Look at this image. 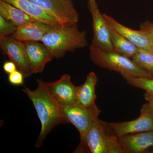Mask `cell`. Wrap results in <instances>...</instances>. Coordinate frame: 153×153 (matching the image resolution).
<instances>
[{"label": "cell", "mask_w": 153, "mask_h": 153, "mask_svg": "<svg viewBox=\"0 0 153 153\" xmlns=\"http://www.w3.org/2000/svg\"><path fill=\"white\" fill-rule=\"evenodd\" d=\"M74 153H123L109 123L97 119Z\"/></svg>", "instance_id": "3"}, {"label": "cell", "mask_w": 153, "mask_h": 153, "mask_svg": "<svg viewBox=\"0 0 153 153\" xmlns=\"http://www.w3.org/2000/svg\"><path fill=\"white\" fill-rule=\"evenodd\" d=\"M0 16L17 27L30 22H37L24 11L2 0H0Z\"/></svg>", "instance_id": "17"}, {"label": "cell", "mask_w": 153, "mask_h": 153, "mask_svg": "<svg viewBox=\"0 0 153 153\" xmlns=\"http://www.w3.org/2000/svg\"><path fill=\"white\" fill-rule=\"evenodd\" d=\"M90 60L100 68L137 77H153V74L136 65L131 59L91 44Z\"/></svg>", "instance_id": "4"}, {"label": "cell", "mask_w": 153, "mask_h": 153, "mask_svg": "<svg viewBox=\"0 0 153 153\" xmlns=\"http://www.w3.org/2000/svg\"><path fill=\"white\" fill-rule=\"evenodd\" d=\"M17 28L10 22L0 16V38L12 36L16 32Z\"/></svg>", "instance_id": "21"}, {"label": "cell", "mask_w": 153, "mask_h": 153, "mask_svg": "<svg viewBox=\"0 0 153 153\" xmlns=\"http://www.w3.org/2000/svg\"><path fill=\"white\" fill-rule=\"evenodd\" d=\"M118 140L123 153H153V131L127 134Z\"/></svg>", "instance_id": "13"}, {"label": "cell", "mask_w": 153, "mask_h": 153, "mask_svg": "<svg viewBox=\"0 0 153 153\" xmlns=\"http://www.w3.org/2000/svg\"><path fill=\"white\" fill-rule=\"evenodd\" d=\"M87 8L92 19L93 35L91 45L107 51L114 52L111 40L109 27L103 14L100 12L96 0H88Z\"/></svg>", "instance_id": "8"}, {"label": "cell", "mask_w": 153, "mask_h": 153, "mask_svg": "<svg viewBox=\"0 0 153 153\" xmlns=\"http://www.w3.org/2000/svg\"><path fill=\"white\" fill-rule=\"evenodd\" d=\"M35 90L25 87L22 89L33 102L41 122V130L35 144V147L41 148L48 134L55 127L68 123L63 117L60 105L49 95L41 85Z\"/></svg>", "instance_id": "1"}, {"label": "cell", "mask_w": 153, "mask_h": 153, "mask_svg": "<svg viewBox=\"0 0 153 153\" xmlns=\"http://www.w3.org/2000/svg\"><path fill=\"white\" fill-rule=\"evenodd\" d=\"M121 75L129 85L153 94V77H137L126 74Z\"/></svg>", "instance_id": "20"}, {"label": "cell", "mask_w": 153, "mask_h": 153, "mask_svg": "<svg viewBox=\"0 0 153 153\" xmlns=\"http://www.w3.org/2000/svg\"><path fill=\"white\" fill-rule=\"evenodd\" d=\"M103 17L110 27L140 49L153 51L152 35L146 30H132L122 25L114 18L105 14Z\"/></svg>", "instance_id": "11"}, {"label": "cell", "mask_w": 153, "mask_h": 153, "mask_svg": "<svg viewBox=\"0 0 153 153\" xmlns=\"http://www.w3.org/2000/svg\"><path fill=\"white\" fill-rule=\"evenodd\" d=\"M40 6L63 27L77 24L79 16L71 0H29Z\"/></svg>", "instance_id": "6"}, {"label": "cell", "mask_w": 153, "mask_h": 153, "mask_svg": "<svg viewBox=\"0 0 153 153\" xmlns=\"http://www.w3.org/2000/svg\"><path fill=\"white\" fill-rule=\"evenodd\" d=\"M41 42L49 48L55 58H61L66 52L83 49L88 45L86 31H80L77 24L54 27L45 35Z\"/></svg>", "instance_id": "2"}, {"label": "cell", "mask_w": 153, "mask_h": 153, "mask_svg": "<svg viewBox=\"0 0 153 153\" xmlns=\"http://www.w3.org/2000/svg\"><path fill=\"white\" fill-rule=\"evenodd\" d=\"M140 30H146L152 35L153 38V22L149 21L143 22L140 25Z\"/></svg>", "instance_id": "24"}, {"label": "cell", "mask_w": 153, "mask_h": 153, "mask_svg": "<svg viewBox=\"0 0 153 153\" xmlns=\"http://www.w3.org/2000/svg\"><path fill=\"white\" fill-rule=\"evenodd\" d=\"M53 27H54L41 22H30L18 27L16 32L11 37L23 42H41L45 35Z\"/></svg>", "instance_id": "16"}, {"label": "cell", "mask_w": 153, "mask_h": 153, "mask_svg": "<svg viewBox=\"0 0 153 153\" xmlns=\"http://www.w3.org/2000/svg\"><path fill=\"white\" fill-rule=\"evenodd\" d=\"M16 65L12 61H6L3 64V68L4 71L7 74H10L17 70Z\"/></svg>", "instance_id": "23"}, {"label": "cell", "mask_w": 153, "mask_h": 153, "mask_svg": "<svg viewBox=\"0 0 153 153\" xmlns=\"http://www.w3.org/2000/svg\"><path fill=\"white\" fill-rule=\"evenodd\" d=\"M24 78L25 76L23 73L19 70L18 71L17 70L8 74V76L9 82L14 85H23Z\"/></svg>", "instance_id": "22"}, {"label": "cell", "mask_w": 153, "mask_h": 153, "mask_svg": "<svg viewBox=\"0 0 153 153\" xmlns=\"http://www.w3.org/2000/svg\"><path fill=\"white\" fill-rule=\"evenodd\" d=\"M108 27L111 40L114 52L126 57L131 58L137 52L138 47L109 26Z\"/></svg>", "instance_id": "18"}, {"label": "cell", "mask_w": 153, "mask_h": 153, "mask_svg": "<svg viewBox=\"0 0 153 153\" xmlns=\"http://www.w3.org/2000/svg\"><path fill=\"white\" fill-rule=\"evenodd\" d=\"M60 108L68 123L73 125L79 131L80 143H82L91 126L98 118L101 111L88 109L76 102Z\"/></svg>", "instance_id": "5"}, {"label": "cell", "mask_w": 153, "mask_h": 153, "mask_svg": "<svg viewBox=\"0 0 153 153\" xmlns=\"http://www.w3.org/2000/svg\"><path fill=\"white\" fill-rule=\"evenodd\" d=\"M144 98L153 109V94L146 91L144 94Z\"/></svg>", "instance_id": "25"}, {"label": "cell", "mask_w": 153, "mask_h": 153, "mask_svg": "<svg viewBox=\"0 0 153 153\" xmlns=\"http://www.w3.org/2000/svg\"><path fill=\"white\" fill-rule=\"evenodd\" d=\"M0 48L4 54L13 62L25 77L32 75L30 73L25 43L11 36L0 38Z\"/></svg>", "instance_id": "10"}, {"label": "cell", "mask_w": 153, "mask_h": 153, "mask_svg": "<svg viewBox=\"0 0 153 153\" xmlns=\"http://www.w3.org/2000/svg\"><path fill=\"white\" fill-rule=\"evenodd\" d=\"M97 81L98 78L94 72L88 73L85 82L82 85L76 86V102L88 109L100 110L95 104V88Z\"/></svg>", "instance_id": "14"}, {"label": "cell", "mask_w": 153, "mask_h": 153, "mask_svg": "<svg viewBox=\"0 0 153 153\" xmlns=\"http://www.w3.org/2000/svg\"><path fill=\"white\" fill-rule=\"evenodd\" d=\"M24 43L30 73L32 75L42 73L47 63L54 58L52 52L42 42L27 41Z\"/></svg>", "instance_id": "12"}, {"label": "cell", "mask_w": 153, "mask_h": 153, "mask_svg": "<svg viewBox=\"0 0 153 153\" xmlns=\"http://www.w3.org/2000/svg\"><path fill=\"white\" fill-rule=\"evenodd\" d=\"M36 81L60 106L76 102V86L71 82L69 74H63L60 79L54 82H45L39 79H37Z\"/></svg>", "instance_id": "7"}, {"label": "cell", "mask_w": 153, "mask_h": 153, "mask_svg": "<svg viewBox=\"0 0 153 153\" xmlns=\"http://www.w3.org/2000/svg\"><path fill=\"white\" fill-rule=\"evenodd\" d=\"M110 126L118 137L127 134L153 131V109L148 102L142 105L140 114L129 121L111 123Z\"/></svg>", "instance_id": "9"}, {"label": "cell", "mask_w": 153, "mask_h": 153, "mask_svg": "<svg viewBox=\"0 0 153 153\" xmlns=\"http://www.w3.org/2000/svg\"><path fill=\"white\" fill-rule=\"evenodd\" d=\"M24 11L37 22L52 27L62 26L55 18L47 13L40 6L29 0H2Z\"/></svg>", "instance_id": "15"}, {"label": "cell", "mask_w": 153, "mask_h": 153, "mask_svg": "<svg viewBox=\"0 0 153 153\" xmlns=\"http://www.w3.org/2000/svg\"><path fill=\"white\" fill-rule=\"evenodd\" d=\"M131 59L141 68L153 74V51L139 48Z\"/></svg>", "instance_id": "19"}]
</instances>
